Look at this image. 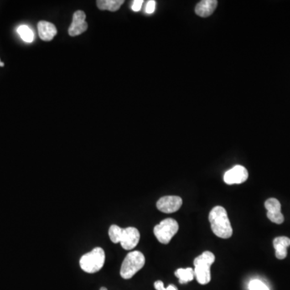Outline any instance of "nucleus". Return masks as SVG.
<instances>
[{
	"instance_id": "obj_3",
	"label": "nucleus",
	"mask_w": 290,
	"mask_h": 290,
	"mask_svg": "<svg viewBox=\"0 0 290 290\" xmlns=\"http://www.w3.org/2000/svg\"><path fill=\"white\" fill-rule=\"evenodd\" d=\"M145 265V257L141 251H131L123 261L120 276L125 280L133 277Z\"/></svg>"
},
{
	"instance_id": "obj_11",
	"label": "nucleus",
	"mask_w": 290,
	"mask_h": 290,
	"mask_svg": "<svg viewBox=\"0 0 290 290\" xmlns=\"http://www.w3.org/2000/svg\"><path fill=\"white\" fill-rule=\"evenodd\" d=\"M218 1L216 0H203L198 2L195 7L196 14L201 17H208L213 14L216 9Z\"/></svg>"
},
{
	"instance_id": "obj_18",
	"label": "nucleus",
	"mask_w": 290,
	"mask_h": 290,
	"mask_svg": "<svg viewBox=\"0 0 290 290\" xmlns=\"http://www.w3.org/2000/svg\"><path fill=\"white\" fill-rule=\"evenodd\" d=\"M249 288V290H269V287L264 282L257 279L250 281Z\"/></svg>"
},
{
	"instance_id": "obj_21",
	"label": "nucleus",
	"mask_w": 290,
	"mask_h": 290,
	"mask_svg": "<svg viewBox=\"0 0 290 290\" xmlns=\"http://www.w3.org/2000/svg\"><path fill=\"white\" fill-rule=\"evenodd\" d=\"M156 3L157 2L154 0H149L147 2L146 7H145V12H146V13H147V14H152L155 12V9H156Z\"/></svg>"
},
{
	"instance_id": "obj_7",
	"label": "nucleus",
	"mask_w": 290,
	"mask_h": 290,
	"mask_svg": "<svg viewBox=\"0 0 290 290\" xmlns=\"http://www.w3.org/2000/svg\"><path fill=\"white\" fill-rule=\"evenodd\" d=\"M249 177V172L244 166H235L224 174V182L228 185L241 184L246 182Z\"/></svg>"
},
{
	"instance_id": "obj_24",
	"label": "nucleus",
	"mask_w": 290,
	"mask_h": 290,
	"mask_svg": "<svg viewBox=\"0 0 290 290\" xmlns=\"http://www.w3.org/2000/svg\"><path fill=\"white\" fill-rule=\"evenodd\" d=\"M100 290H107V289H106V287H102V288L100 289Z\"/></svg>"
},
{
	"instance_id": "obj_16",
	"label": "nucleus",
	"mask_w": 290,
	"mask_h": 290,
	"mask_svg": "<svg viewBox=\"0 0 290 290\" xmlns=\"http://www.w3.org/2000/svg\"><path fill=\"white\" fill-rule=\"evenodd\" d=\"M123 230H124V228H121L117 225H111L110 227L108 235L112 243L114 244L120 243L121 237H122Z\"/></svg>"
},
{
	"instance_id": "obj_22",
	"label": "nucleus",
	"mask_w": 290,
	"mask_h": 290,
	"mask_svg": "<svg viewBox=\"0 0 290 290\" xmlns=\"http://www.w3.org/2000/svg\"><path fill=\"white\" fill-rule=\"evenodd\" d=\"M143 0H136L132 2V5H131V9L133 10L134 12H139L141 9V7L143 5Z\"/></svg>"
},
{
	"instance_id": "obj_13",
	"label": "nucleus",
	"mask_w": 290,
	"mask_h": 290,
	"mask_svg": "<svg viewBox=\"0 0 290 290\" xmlns=\"http://www.w3.org/2000/svg\"><path fill=\"white\" fill-rule=\"evenodd\" d=\"M124 2V0H98L97 6L103 11L108 10L111 12H116L120 9Z\"/></svg>"
},
{
	"instance_id": "obj_23",
	"label": "nucleus",
	"mask_w": 290,
	"mask_h": 290,
	"mask_svg": "<svg viewBox=\"0 0 290 290\" xmlns=\"http://www.w3.org/2000/svg\"><path fill=\"white\" fill-rule=\"evenodd\" d=\"M0 66H4V63H2L1 60H0Z\"/></svg>"
},
{
	"instance_id": "obj_17",
	"label": "nucleus",
	"mask_w": 290,
	"mask_h": 290,
	"mask_svg": "<svg viewBox=\"0 0 290 290\" xmlns=\"http://www.w3.org/2000/svg\"><path fill=\"white\" fill-rule=\"evenodd\" d=\"M265 208L267 209L269 213L276 214L281 213V203L276 198H269L265 203Z\"/></svg>"
},
{
	"instance_id": "obj_20",
	"label": "nucleus",
	"mask_w": 290,
	"mask_h": 290,
	"mask_svg": "<svg viewBox=\"0 0 290 290\" xmlns=\"http://www.w3.org/2000/svg\"><path fill=\"white\" fill-rule=\"evenodd\" d=\"M155 289L157 290H178L177 287L173 285H169V286L166 288L164 286V283L161 281H156L154 283Z\"/></svg>"
},
{
	"instance_id": "obj_9",
	"label": "nucleus",
	"mask_w": 290,
	"mask_h": 290,
	"mask_svg": "<svg viewBox=\"0 0 290 290\" xmlns=\"http://www.w3.org/2000/svg\"><path fill=\"white\" fill-rule=\"evenodd\" d=\"M88 24L85 22V13L83 11H77L73 16L71 25L69 28V34L76 37L87 30Z\"/></svg>"
},
{
	"instance_id": "obj_4",
	"label": "nucleus",
	"mask_w": 290,
	"mask_h": 290,
	"mask_svg": "<svg viewBox=\"0 0 290 290\" xmlns=\"http://www.w3.org/2000/svg\"><path fill=\"white\" fill-rule=\"evenodd\" d=\"M105 252L101 248H95L92 251L81 257L80 267L87 273H95L104 267L105 263Z\"/></svg>"
},
{
	"instance_id": "obj_5",
	"label": "nucleus",
	"mask_w": 290,
	"mask_h": 290,
	"mask_svg": "<svg viewBox=\"0 0 290 290\" xmlns=\"http://www.w3.org/2000/svg\"><path fill=\"white\" fill-rule=\"evenodd\" d=\"M179 226L175 219H164L159 224L155 226L153 233L157 240L163 244H168L177 234Z\"/></svg>"
},
{
	"instance_id": "obj_2",
	"label": "nucleus",
	"mask_w": 290,
	"mask_h": 290,
	"mask_svg": "<svg viewBox=\"0 0 290 290\" xmlns=\"http://www.w3.org/2000/svg\"><path fill=\"white\" fill-rule=\"evenodd\" d=\"M215 256L211 251H204L202 255L195 258L193 261L194 265V275L198 283L207 285L211 279L210 266L214 264Z\"/></svg>"
},
{
	"instance_id": "obj_10",
	"label": "nucleus",
	"mask_w": 290,
	"mask_h": 290,
	"mask_svg": "<svg viewBox=\"0 0 290 290\" xmlns=\"http://www.w3.org/2000/svg\"><path fill=\"white\" fill-rule=\"evenodd\" d=\"M37 28L40 38L44 41H50L58 33L55 25L47 21H40Z\"/></svg>"
},
{
	"instance_id": "obj_14",
	"label": "nucleus",
	"mask_w": 290,
	"mask_h": 290,
	"mask_svg": "<svg viewBox=\"0 0 290 290\" xmlns=\"http://www.w3.org/2000/svg\"><path fill=\"white\" fill-rule=\"evenodd\" d=\"M175 276L179 279L180 283L186 284L193 281L195 275L193 269L186 268V269H178L175 272Z\"/></svg>"
},
{
	"instance_id": "obj_6",
	"label": "nucleus",
	"mask_w": 290,
	"mask_h": 290,
	"mask_svg": "<svg viewBox=\"0 0 290 290\" xmlns=\"http://www.w3.org/2000/svg\"><path fill=\"white\" fill-rule=\"evenodd\" d=\"M182 199L178 196H165L157 201V207L160 211L171 214L182 207Z\"/></svg>"
},
{
	"instance_id": "obj_12",
	"label": "nucleus",
	"mask_w": 290,
	"mask_h": 290,
	"mask_svg": "<svg viewBox=\"0 0 290 290\" xmlns=\"http://www.w3.org/2000/svg\"><path fill=\"white\" fill-rule=\"evenodd\" d=\"M273 246L276 250V258L283 260L287 256V248L290 246V239L286 236L276 238L273 240Z\"/></svg>"
},
{
	"instance_id": "obj_8",
	"label": "nucleus",
	"mask_w": 290,
	"mask_h": 290,
	"mask_svg": "<svg viewBox=\"0 0 290 290\" xmlns=\"http://www.w3.org/2000/svg\"><path fill=\"white\" fill-rule=\"evenodd\" d=\"M140 239H141L140 231L136 228L129 227V228H124L120 244L124 250H131L137 246Z\"/></svg>"
},
{
	"instance_id": "obj_15",
	"label": "nucleus",
	"mask_w": 290,
	"mask_h": 290,
	"mask_svg": "<svg viewBox=\"0 0 290 290\" xmlns=\"http://www.w3.org/2000/svg\"><path fill=\"white\" fill-rule=\"evenodd\" d=\"M20 37L21 39L23 40V41L27 42V43H32L34 40V33L32 32L28 26L21 25L17 29Z\"/></svg>"
},
{
	"instance_id": "obj_1",
	"label": "nucleus",
	"mask_w": 290,
	"mask_h": 290,
	"mask_svg": "<svg viewBox=\"0 0 290 290\" xmlns=\"http://www.w3.org/2000/svg\"><path fill=\"white\" fill-rule=\"evenodd\" d=\"M209 221L214 235L222 239H229L232 235V227L225 208L217 206L210 210Z\"/></svg>"
},
{
	"instance_id": "obj_19",
	"label": "nucleus",
	"mask_w": 290,
	"mask_h": 290,
	"mask_svg": "<svg viewBox=\"0 0 290 290\" xmlns=\"http://www.w3.org/2000/svg\"><path fill=\"white\" fill-rule=\"evenodd\" d=\"M267 216L269 219L271 220L274 224H281L285 220L284 215L281 214V213H276V214H272V213L268 212Z\"/></svg>"
}]
</instances>
